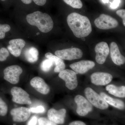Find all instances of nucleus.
<instances>
[{
	"instance_id": "obj_1",
	"label": "nucleus",
	"mask_w": 125,
	"mask_h": 125,
	"mask_svg": "<svg viewBox=\"0 0 125 125\" xmlns=\"http://www.w3.org/2000/svg\"><path fill=\"white\" fill-rule=\"evenodd\" d=\"M67 21L70 29L76 37H85L92 32V25L87 16L74 12L68 16Z\"/></svg>"
},
{
	"instance_id": "obj_2",
	"label": "nucleus",
	"mask_w": 125,
	"mask_h": 125,
	"mask_svg": "<svg viewBox=\"0 0 125 125\" xmlns=\"http://www.w3.org/2000/svg\"><path fill=\"white\" fill-rule=\"evenodd\" d=\"M26 19L29 24L36 26L42 32H48L53 28V21L51 16L46 13L35 11L28 14Z\"/></svg>"
},
{
	"instance_id": "obj_3",
	"label": "nucleus",
	"mask_w": 125,
	"mask_h": 125,
	"mask_svg": "<svg viewBox=\"0 0 125 125\" xmlns=\"http://www.w3.org/2000/svg\"><path fill=\"white\" fill-rule=\"evenodd\" d=\"M84 92L87 100L95 107L102 110H105L108 107V104L102 97L91 88H86Z\"/></svg>"
},
{
	"instance_id": "obj_4",
	"label": "nucleus",
	"mask_w": 125,
	"mask_h": 125,
	"mask_svg": "<svg viewBox=\"0 0 125 125\" xmlns=\"http://www.w3.org/2000/svg\"><path fill=\"white\" fill-rule=\"evenodd\" d=\"M95 25L98 28L108 30L115 28L118 25V21L110 16L102 14L94 21Z\"/></svg>"
},
{
	"instance_id": "obj_5",
	"label": "nucleus",
	"mask_w": 125,
	"mask_h": 125,
	"mask_svg": "<svg viewBox=\"0 0 125 125\" xmlns=\"http://www.w3.org/2000/svg\"><path fill=\"white\" fill-rule=\"evenodd\" d=\"M22 72L21 67L17 65L8 66L4 70V79L12 84H16L19 83Z\"/></svg>"
},
{
	"instance_id": "obj_6",
	"label": "nucleus",
	"mask_w": 125,
	"mask_h": 125,
	"mask_svg": "<svg viewBox=\"0 0 125 125\" xmlns=\"http://www.w3.org/2000/svg\"><path fill=\"white\" fill-rule=\"evenodd\" d=\"M55 54L62 60L71 61L81 58L83 56V52L79 48H71L56 51Z\"/></svg>"
},
{
	"instance_id": "obj_7",
	"label": "nucleus",
	"mask_w": 125,
	"mask_h": 125,
	"mask_svg": "<svg viewBox=\"0 0 125 125\" xmlns=\"http://www.w3.org/2000/svg\"><path fill=\"white\" fill-rule=\"evenodd\" d=\"M10 93L12 96V101L14 102L27 105L32 104L29 94L21 88L13 87L11 88Z\"/></svg>"
},
{
	"instance_id": "obj_8",
	"label": "nucleus",
	"mask_w": 125,
	"mask_h": 125,
	"mask_svg": "<svg viewBox=\"0 0 125 125\" xmlns=\"http://www.w3.org/2000/svg\"><path fill=\"white\" fill-rule=\"evenodd\" d=\"M59 76L64 81L67 88L73 90L76 88L78 85L76 73L73 71L69 69L64 70L59 73Z\"/></svg>"
},
{
	"instance_id": "obj_9",
	"label": "nucleus",
	"mask_w": 125,
	"mask_h": 125,
	"mask_svg": "<svg viewBox=\"0 0 125 125\" xmlns=\"http://www.w3.org/2000/svg\"><path fill=\"white\" fill-rule=\"evenodd\" d=\"M74 101L77 104L76 113L80 116H85L93 110L91 103L81 95H76L75 97Z\"/></svg>"
},
{
	"instance_id": "obj_10",
	"label": "nucleus",
	"mask_w": 125,
	"mask_h": 125,
	"mask_svg": "<svg viewBox=\"0 0 125 125\" xmlns=\"http://www.w3.org/2000/svg\"><path fill=\"white\" fill-rule=\"evenodd\" d=\"M94 51L96 53V62L100 64H103L109 53V48L107 43L103 42L99 43L96 45Z\"/></svg>"
},
{
	"instance_id": "obj_11",
	"label": "nucleus",
	"mask_w": 125,
	"mask_h": 125,
	"mask_svg": "<svg viewBox=\"0 0 125 125\" xmlns=\"http://www.w3.org/2000/svg\"><path fill=\"white\" fill-rule=\"evenodd\" d=\"M31 113L30 108L23 107L13 108L10 112L13 120L17 122L27 121L31 115Z\"/></svg>"
},
{
	"instance_id": "obj_12",
	"label": "nucleus",
	"mask_w": 125,
	"mask_h": 125,
	"mask_svg": "<svg viewBox=\"0 0 125 125\" xmlns=\"http://www.w3.org/2000/svg\"><path fill=\"white\" fill-rule=\"evenodd\" d=\"M113 78L111 74L103 72H95L90 77L92 83L97 85H107L111 82Z\"/></svg>"
},
{
	"instance_id": "obj_13",
	"label": "nucleus",
	"mask_w": 125,
	"mask_h": 125,
	"mask_svg": "<svg viewBox=\"0 0 125 125\" xmlns=\"http://www.w3.org/2000/svg\"><path fill=\"white\" fill-rule=\"evenodd\" d=\"M95 65V63L92 61L82 60L73 63L70 66L77 73L83 74L93 69Z\"/></svg>"
},
{
	"instance_id": "obj_14",
	"label": "nucleus",
	"mask_w": 125,
	"mask_h": 125,
	"mask_svg": "<svg viewBox=\"0 0 125 125\" xmlns=\"http://www.w3.org/2000/svg\"><path fill=\"white\" fill-rule=\"evenodd\" d=\"M66 112V110L64 108L59 110L51 108L48 112V117L49 120L56 124L62 125L64 123Z\"/></svg>"
},
{
	"instance_id": "obj_15",
	"label": "nucleus",
	"mask_w": 125,
	"mask_h": 125,
	"mask_svg": "<svg viewBox=\"0 0 125 125\" xmlns=\"http://www.w3.org/2000/svg\"><path fill=\"white\" fill-rule=\"evenodd\" d=\"M7 49L10 53L14 56L18 57L21 54L22 50L25 45L24 40L21 39H16L10 40Z\"/></svg>"
},
{
	"instance_id": "obj_16",
	"label": "nucleus",
	"mask_w": 125,
	"mask_h": 125,
	"mask_svg": "<svg viewBox=\"0 0 125 125\" xmlns=\"http://www.w3.org/2000/svg\"><path fill=\"white\" fill-rule=\"evenodd\" d=\"M111 58L114 64L120 66L125 63V57L121 54L118 45L114 42L111 43L110 46Z\"/></svg>"
},
{
	"instance_id": "obj_17",
	"label": "nucleus",
	"mask_w": 125,
	"mask_h": 125,
	"mask_svg": "<svg viewBox=\"0 0 125 125\" xmlns=\"http://www.w3.org/2000/svg\"><path fill=\"white\" fill-rule=\"evenodd\" d=\"M30 84L38 92L42 94H47L50 92L49 86L43 79L40 77L36 76L33 78L30 81Z\"/></svg>"
},
{
	"instance_id": "obj_18",
	"label": "nucleus",
	"mask_w": 125,
	"mask_h": 125,
	"mask_svg": "<svg viewBox=\"0 0 125 125\" xmlns=\"http://www.w3.org/2000/svg\"><path fill=\"white\" fill-rule=\"evenodd\" d=\"M45 57L47 59L51 60L55 65L54 71L55 72H59L65 70V65L62 59L57 56L55 55L51 52H48L45 54Z\"/></svg>"
},
{
	"instance_id": "obj_19",
	"label": "nucleus",
	"mask_w": 125,
	"mask_h": 125,
	"mask_svg": "<svg viewBox=\"0 0 125 125\" xmlns=\"http://www.w3.org/2000/svg\"><path fill=\"white\" fill-rule=\"evenodd\" d=\"M100 95L108 104L120 110L125 109V104L123 101L117 99L113 98L103 92L100 93Z\"/></svg>"
},
{
	"instance_id": "obj_20",
	"label": "nucleus",
	"mask_w": 125,
	"mask_h": 125,
	"mask_svg": "<svg viewBox=\"0 0 125 125\" xmlns=\"http://www.w3.org/2000/svg\"><path fill=\"white\" fill-rule=\"evenodd\" d=\"M109 94L119 98H125V86L117 87L113 84H109L106 87Z\"/></svg>"
},
{
	"instance_id": "obj_21",
	"label": "nucleus",
	"mask_w": 125,
	"mask_h": 125,
	"mask_svg": "<svg viewBox=\"0 0 125 125\" xmlns=\"http://www.w3.org/2000/svg\"><path fill=\"white\" fill-rule=\"evenodd\" d=\"M39 52L37 49L31 47L27 49L25 53V57L27 60L31 63L37 62L38 59Z\"/></svg>"
},
{
	"instance_id": "obj_22",
	"label": "nucleus",
	"mask_w": 125,
	"mask_h": 125,
	"mask_svg": "<svg viewBox=\"0 0 125 125\" xmlns=\"http://www.w3.org/2000/svg\"><path fill=\"white\" fill-rule=\"evenodd\" d=\"M53 65V63L51 60L47 59L43 61L41 63V69L45 72H48L51 69Z\"/></svg>"
},
{
	"instance_id": "obj_23",
	"label": "nucleus",
	"mask_w": 125,
	"mask_h": 125,
	"mask_svg": "<svg viewBox=\"0 0 125 125\" xmlns=\"http://www.w3.org/2000/svg\"><path fill=\"white\" fill-rule=\"evenodd\" d=\"M67 5L74 8L80 9L82 8L83 4L81 0H63Z\"/></svg>"
},
{
	"instance_id": "obj_24",
	"label": "nucleus",
	"mask_w": 125,
	"mask_h": 125,
	"mask_svg": "<svg viewBox=\"0 0 125 125\" xmlns=\"http://www.w3.org/2000/svg\"><path fill=\"white\" fill-rule=\"evenodd\" d=\"M10 26L7 24H0V39H3L5 37V33L10 30Z\"/></svg>"
},
{
	"instance_id": "obj_25",
	"label": "nucleus",
	"mask_w": 125,
	"mask_h": 125,
	"mask_svg": "<svg viewBox=\"0 0 125 125\" xmlns=\"http://www.w3.org/2000/svg\"><path fill=\"white\" fill-rule=\"evenodd\" d=\"M8 107L6 103L0 98V116H5L7 114Z\"/></svg>"
},
{
	"instance_id": "obj_26",
	"label": "nucleus",
	"mask_w": 125,
	"mask_h": 125,
	"mask_svg": "<svg viewBox=\"0 0 125 125\" xmlns=\"http://www.w3.org/2000/svg\"><path fill=\"white\" fill-rule=\"evenodd\" d=\"M39 125H57V124L54 123L49 120L48 118L45 117H40L38 119Z\"/></svg>"
},
{
	"instance_id": "obj_27",
	"label": "nucleus",
	"mask_w": 125,
	"mask_h": 125,
	"mask_svg": "<svg viewBox=\"0 0 125 125\" xmlns=\"http://www.w3.org/2000/svg\"><path fill=\"white\" fill-rule=\"evenodd\" d=\"M9 55V52L6 48H2L0 49V61H5Z\"/></svg>"
},
{
	"instance_id": "obj_28",
	"label": "nucleus",
	"mask_w": 125,
	"mask_h": 125,
	"mask_svg": "<svg viewBox=\"0 0 125 125\" xmlns=\"http://www.w3.org/2000/svg\"><path fill=\"white\" fill-rule=\"evenodd\" d=\"M30 111L33 113H43L45 111V108L42 106H38L35 108H30Z\"/></svg>"
},
{
	"instance_id": "obj_29",
	"label": "nucleus",
	"mask_w": 125,
	"mask_h": 125,
	"mask_svg": "<svg viewBox=\"0 0 125 125\" xmlns=\"http://www.w3.org/2000/svg\"><path fill=\"white\" fill-rule=\"evenodd\" d=\"M116 13L117 15L122 19L123 21H125V10L121 9L118 10L116 11Z\"/></svg>"
},
{
	"instance_id": "obj_30",
	"label": "nucleus",
	"mask_w": 125,
	"mask_h": 125,
	"mask_svg": "<svg viewBox=\"0 0 125 125\" xmlns=\"http://www.w3.org/2000/svg\"><path fill=\"white\" fill-rule=\"evenodd\" d=\"M120 2V0H114L113 2L110 5V7L112 9H116L119 6Z\"/></svg>"
},
{
	"instance_id": "obj_31",
	"label": "nucleus",
	"mask_w": 125,
	"mask_h": 125,
	"mask_svg": "<svg viewBox=\"0 0 125 125\" xmlns=\"http://www.w3.org/2000/svg\"><path fill=\"white\" fill-rule=\"evenodd\" d=\"M37 122V118L36 116H33L28 122L27 125H36Z\"/></svg>"
},
{
	"instance_id": "obj_32",
	"label": "nucleus",
	"mask_w": 125,
	"mask_h": 125,
	"mask_svg": "<svg viewBox=\"0 0 125 125\" xmlns=\"http://www.w3.org/2000/svg\"><path fill=\"white\" fill-rule=\"evenodd\" d=\"M34 2L38 5L42 6L46 4L47 0H33Z\"/></svg>"
},
{
	"instance_id": "obj_33",
	"label": "nucleus",
	"mask_w": 125,
	"mask_h": 125,
	"mask_svg": "<svg viewBox=\"0 0 125 125\" xmlns=\"http://www.w3.org/2000/svg\"><path fill=\"white\" fill-rule=\"evenodd\" d=\"M69 125H87L81 121H75L70 123Z\"/></svg>"
},
{
	"instance_id": "obj_34",
	"label": "nucleus",
	"mask_w": 125,
	"mask_h": 125,
	"mask_svg": "<svg viewBox=\"0 0 125 125\" xmlns=\"http://www.w3.org/2000/svg\"><path fill=\"white\" fill-rule=\"evenodd\" d=\"M21 1L26 4H29L32 2V0H21Z\"/></svg>"
},
{
	"instance_id": "obj_35",
	"label": "nucleus",
	"mask_w": 125,
	"mask_h": 125,
	"mask_svg": "<svg viewBox=\"0 0 125 125\" xmlns=\"http://www.w3.org/2000/svg\"><path fill=\"white\" fill-rule=\"evenodd\" d=\"M102 0L103 2L105 4L107 3L108 2H109V0Z\"/></svg>"
},
{
	"instance_id": "obj_36",
	"label": "nucleus",
	"mask_w": 125,
	"mask_h": 125,
	"mask_svg": "<svg viewBox=\"0 0 125 125\" xmlns=\"http://www.w3.org/2000/svg\"><path fill=\"white\" fill-rule=\"evenodd\" d=\"M123 25L125 27V21H123Z\"/></svg>"
},
{
	"instance_id": "obj_37",
	"label": "nucleus",
	"mask_w": 125,
	"mask_h": 125,
	"mask_svg": "<svg viewBox=\"0 0 125 125\" xmlns=\"http://www.w3.org/2000/svg\"><path fill=\"white\" fill-rule=\"evenodd\" d=\"M1 0L2 1H4L5 0Z\"/></svg>"
}]
</instances>
